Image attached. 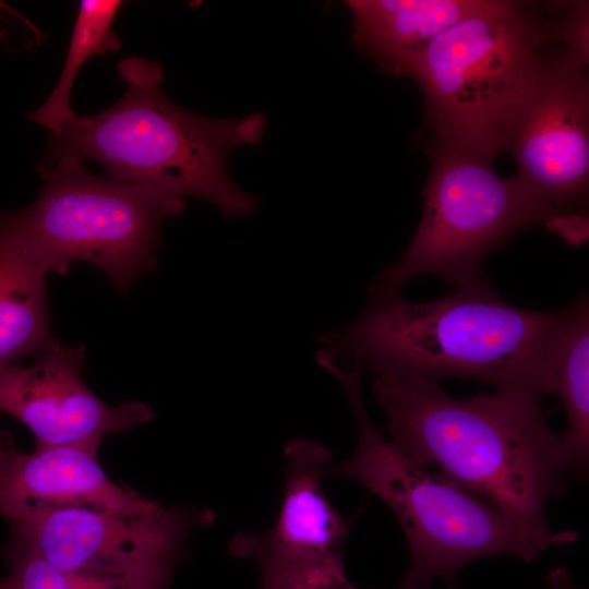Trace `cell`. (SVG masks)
I'll list each match as a JSON object with an SVG mask.
<instances>
[{
  "label": "cell",
  "instance_id": "cell-20",
  "mask_svg": "<svg viewBox=\"0 0 589 589\" xmlns=\"http://www.w3.org/2000/svg\"><path fill=\"white\" fill-rule=\"evenodd\" d=\"M545 226L558 232L573 244H579L588 237V216L585 213H561L550 217Z\"/></svg>",
  "mask_w": 589,
  "mask_h": 589
},
{
  "label": "cell",
  "instance_id": "cell-2",
  "mask_svg": "<svg viewBox=\"0 0 589 589\" xmlns=\"http://www.w3.org/2000/svg\"><path fill=\"white\" fill-rule=\"evenodd\" d=\"M374 395L386 412L392 445L492 505L545 525L548 501L568 472L562 436L550 429L541 398L497 390L449 397L440 383L383 374Z\"/></svg>",
  "mask_w": 589,
  "mask_h": 589
},
{
  "label": "cell",
  "instance_id": "cell-6",
  "mask_svg": "<svg viewBox=\"0 0 589 589\" xmlns=\"http://www.w3.org/2000/svg\"><path fill=\"white\" fill-rule=\"evenodd\" d=\"M38 172L37 199L22 211L0 212V218L47 275L85 262L125 291L157 269L163 223L184 211V200L95 176L75 155L45 157Z\"/></svg>",
  "mask_w": 589,
  "mask_h": 589
},
{
  "label": "cell",
  "instance_id": "cell-9",
  "mask_svg": "<svg viewBox=\"0 0 589 589\" xmlns=\"http://www.w3.org/2000/svg\"><path fill=\"white\" fill-rule=\"evenodd\" d=\"M585 68L565 50L546 59L505 141L504 151L517 165V180L551 217L587 203L589 84Z\"/></svg>",
  "mask_w": 589,
  "mask_h": 589
},
{
  "label": "cell",
  "instance_id": "cell-14",
  "mask_svg": "<svg viewBox=\"0 0 589 589\" xmlns=\"http://www.w3.org/2000/svg\"><path fill=\"white\" fill-rule=\"evenodd\" d=\"M46 277L0 218V365L35 357L53 338Z\"/></svg>",
  "mask_w": 589,
  "mask_h": 589
},
{
  "label": "cell",
  "instance_id": "cell-3",
  "mask_svg": "<svg viewBox=\"0 0 589 589\" xmlns=\"http://www.w3.org/2000/svg\"><path fill=\"white\" fill-rule=\"evenodd\" d=\"M118 70L123 96L98 113L76 115L52 134L46 157L75 155L98 163L115 180L207 201L226 217L252 215L259 203L232 180L227 165L238 147L261 143L264 115L204 117L165 95L158 62L130 57Z\"/></svg>",
  "mask_w": 589,
  "mask_h": 589
},
{
  "label": "cell",
  "instance_id": "cell-19",
  "mask_svg": "<svg viewBox=\"0 0 589 589\" xmlns=\"http://www.w3.org/2000/svg\"><path fill=\"white\" fill-rule=\"evenodd\" d=\"M588 2L569 3L567 14L553 24V40L565 44V51L579 63L587 67L588 49Z\"/></svg>",
  "mask_w": 589,
  "mask_h": 589
},
{
  "label": "cell",
  "instance_id": "cell-17",
  "mask_svg": "<svg viewBox=\"0 0 589 589\" xmlns=\"http://www.w3.org/2000/svg\"><path fill=\"white\" fill-rule=\"evenodd\" d=\"M9 574L0 589H168L171 574L131 577H98L64 572L44 560L4 548Z\"/></svg>",
  "mask_w": 589,
  "mask_h": 589
},
{
  "label": "cell",
  "instance_id": "cell-7",
  "mask_svg": "<svg viewBox=\"0 0 589 589\" xmlns=\"http://www.w3.org/2000/svg\"><path fill=\"white\" fill-rule=\"evenodd\" d=\"M429 156L419 228L401 259L381 271L369 292H399L419 275L456 287L485 279L482 261L489 253L551 217L516 177L494 170V158L436 141Z\"/></svg>",
  "mask_w": 589,
  "mask_h": 589
},
{
  "label": "cell",
  "instance_id": "cell-11",
  "mask_svg": "<svg viewBox=\"0 0 589 589\" xmlns=\"http://www.w3.org/2000/svg\"><path fill=\"white\" fill-rule=\"evenodd\" d=\"M285 486L274 526L261 534L239 532L229 542L232 556L264 561H304L344 552L350 527L327 498L332 453L296 438L285 445Z\"/></svg>",
  "mask_w": 589,
  "mask_h": 589
},
{
  "label": "cell",
  "instance_id": "cell-23",
  "mask_svg": "<svg viewBox=\"0 0 589 589\" xmlns=\"http://www.w3.org/2000/svg\"><path fill=\"white\" fill-rule=\"evenodd\" d=\"M447 589H459L457 582L455 581V579L448 581V587Z\"/></svg>",
  "mask_w": 589,
  "mask_h": 589
},
{
  "label": "cell",
  "instance_id": "cell-22",
  "mask_svg": "<svg viewBox=\"0 0 589 589\" xmlns=\"http://www.w3.org/2000/svg\"><path fill=\"white\" fill-rule=\"evenodd\" d=\"M12 453L13 448H5L0 444V479L10 461Z\"/></svg>",
  "mask_w": 589,
  "mask_h": 589
},
{
  "label": "cell",
  "instance_id": "cell-10",
  "mask_svg": "<svg viewBox=\"0 0 589 589\" xmlns=\"http://www.w3.org/2000/svg\"><path fill=\"white\" fill-rule=\"evenodd\" d=\"M85 360V346H67L53 337L32 365H0V412L26 425L36 448L101 444L109 433L155 418L154 409L143 401L112 406L97 397L83 378Z\"/></svg>",
  "mask_w": 589,
  "mask_h": 589
},
{
  "label": "cell",
  "instance_id": "cell-15",
  "mask_svg": "<svg viewBox=\"0 0 589 589\" xmlns=\"http://www.w3.org/2000/svg\"><path fill=\"white\" fill-rule=\"evenodd\" d=\"M567 414L562 436L567 471L585 473L589 447V303L582 294L567 309L555 365V392Z\"/></svg>",
  "mask_w": 589,
  "mask_h": 589
},
{
  "label": "cell",
  "instance_id": "cell-16",
  "mask_svg": "<svg viewBox=\"0 0 589 589\" xmlns=\"http://www.w3.org/2000/svg\"><path fill=\"white\" fill-rule=\"evenodd\" d=\"M121 5L119 0L80 2L61 75L48 99L31 112V121L55 134L74 120L76 113L71 107V92L82 65L91 56L116 51L121 46L112 28Z\"/></svg>",
  "mask_w": 589,
  "mask_h": 589
},
{
  "label": "cell",
  "instance_id": "cell-13",
  "mask_svg": "<svg viewBox=\"0 0 589 589\" xmlns=\"http://www.w3.org/2000/svg\"><path fill=\"white\" fill-rule=\"evenodd\" d=\"M492 0H349L353 41L381 71L409 75L424 48Z\"/></svg>",
  "mask_w": 589,
  "mask_h": 589
},
{
  "label": "cell",
  "instance_id": "cell-21",
  "mask_svg": "<svg viewBox=\"0 0 589 589\" xmlns=\"http://www.w3.org/2000/svg\"><path fill=\"white\" fill-rule=\"evenodd\" d=\"M546 582L552 589H576L569 572L563 567L552 570L546 577Z\"/></svg>",
  "mask_w": 589,
  "mask_h": 589
},
{
  "label": "cell",
  "instance_id": "cell-18",
  "mask_svg": "<svg viewBox=\"0 0 589 589\" xmlns=\"http://www.w3.org/2000/svg\"><path fill=\"white\" fill-rule=\"evenodd\" d=\"M261 589H359L347 577L344 552L304 561H264ZM397 589H407L400 585Z\"/></svg>",
  "mask_w": 589,
  "mask_h": 589
},
{
  "label": "cell",
  "instance_id": "cell-5",
  "mask_svg": "<svg viewBox=\"0 0 589 589\" xmlns=\"http://www.w3.org/2000/svg\"><path fill=\"white\" fill-rule=\"evenodd\" d=\"M553 24L514 1L484 10L438 34L409 75L421 86L433 140L494 158L543 65Z\"/></svg>",
  "mask_w": 589,
  "mask_h": 589
},
{
  "label": "cell",
  "instance_id": "cell-8",
  "mask_svg": "<svg viewBox=\"0 0 589 589\" xmlns=\"http://www.w3.org/2000/svg\"><path fill=\"white\" fill-rule=\"evenodd\" d=\"M214 513L152 501L137 510L62 507L22 513L8 520L5 548L37 556L64 572L98 577L171 574L187 555L194 527Z\"/></svg>",
  "mask_w": 589,
  "mask_h": 589
},
{
  "label": "cell",
  "instance_id": "cell-4",
  "mask_svg": "<svg viewBox=\"0 0 589 589\" xmlns=\"http://www.w3.org/2000/svg\"><path fill=\"white\" fill-rule=\"evenodd\" d=\"M321 366L344 388L358 430V444L327 478L356 481L396 515L407 538L410 569L401 585L431 589L434 579H455L468 563L491 555H515L531 563L552 545L577 540L573 531L553 532L505 512L448 477L430 472L405 458L371 420L361 395L364 369H342L330 358Z\"/></svg>",
  "mask_w": 589,
  "mask_h": 589
},
{
  "label": "cell",
  "instance_id": "cell-12",
  "mask_svg": "<svg viewBox=\"0 0 589 589\" xmlns=\"http://www.w3.org/2000/svg\"><path fill=\"white\" fill-rule=\"evenodd\" d=\"M101 444L13 449L0 479V515L62 507H106L137 510L151 500L113 483L98 461Z\"/></svg>",
  "mask_w": 589,
  "mask_h": 589
},
{
  "label": "cell",
  "instance_id": "cell-1",
  "mask_svg": "<svg viewBox=\"0 0 589 589\" xmlns=\"http://www.w3.org/2000/svg\"><path fill=\"white\" fill-rule=\"evenodd\" d=\"M358 320L321 335L335 358L376 376L476 380L540 398L555 392V365L567 309L538 312L503 300L488 279L429 302L369 292Z\"/></svg>",
  "mask_w": 589,
  "mask_h": 589
}]
</instances>
